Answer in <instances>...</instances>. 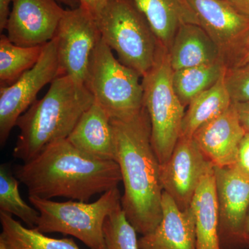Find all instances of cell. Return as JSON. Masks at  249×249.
Listing matches in <instances>:
<instances>
[{
	"instance_id": "9c48e42d",
	"label": "cell",
	"mask_w": 249,
	"mask_h": 249,
	"mask_svg": "<svg viewBox=\"0 0 249 249\" xmlns=\"http://www.w3.org/2000/svg\"><path fill=\"white\" fill-rule=\"evenodd\" d=\"M101 39L96 19L81 6L65 10L54 40L60 76L85 84L91 55Z\"/></svg>"
},
{
	"instance_id": "277c9868",
	"label": "cell",
	"mask_w": 249,
	"mask_h": 249,
	"mask_svg": "<svg viewBox=\"0 0 249 249\" xmlns=\"http://www.w3.org/2000/svg\"><path fill=\"white\" fill-rule=\"evenodd\" d=\"M96 20L101 38L121 63L142 77L151 70L160 46L146 19L129 0H108Z\"/></svg>"
},
{
	"instance_id": "2e32d148",
	"label": "cell",
	"mask_w": 249,
	"mask_h": 249,
	"mask_svg": "<svg viewBox=\"0 0 249 249\" xmlns=\"http://www.w3.org/2000/svg\"><path fill=\"white\" fill-rule=\"evenodd\" d=\"M67 139L93 158L115 161V140L110 117L95 101L83 113Z\"/></svg>"
},
{
	"instance_id": "ba28073f",
	"label": "cell",
	"mask_w": 249,
	"mask_h": 249,
	"mask_svg": "<svg viewBox=\"0 0 249 249\" xmlns=\"http://www.w3.org/2000/svg\"><path fill=\"white\" fill-rule=\"evenodd\" d=\"M60 76L54 38L44 45L35 66L26 71L13 84L0 89V144L4 146L18 119L36 101L45 85Z\"/></svg>"
},
{
	"instance_id": "1f68e13d",
	"label": "cell",
	"mask_w": 249,
	"mask_h": 249,
	"mask_svg": "<svg viewBox=\"0 0 249 249\" xmlns=\"http://www.w3.org/2000/svg\"><path fill=\"white\" fill-rule=\"evenodd\" d=\"M234 6L249 17V0H229Z\"/></svg>"
},
{
	"instance_id": "7c38bea8",
	"label": "cell",
	"mask_w": 249,
	"mask_h": 249,
	"mask_svg": "<svg viewBox=\"0 0 249 249\" xmlns=\"http://www.w3.org/2000/svg\"><path fill=\"white\" fill-rule=\"evenodd\" d=\"M65 11L55 0H14L6 36L22 47L45 45L55 37Z\"/></svg>"
},
{
	"instance_id": "e0dca14e",
	"label": "cell",
	"mask_w": 249,
	"mask_h": 249,
	"mask_svg": "<svg viewBox=\"0 0 249 249\" xmlns=\"http://www.w3.org/2000/svg\"><path fill=\"white\" fill-rule=\"evenodd\" d=\"M168 53L173 71L224 60L209 34L197 24L189 23L178 29Z\"/></svg>"
},
{
	"instance_id": "7a4b0ae2",
	"label": "cell",
	"mask_w": 249,
	"mask_h": 249,
	"mask_svg": "<svg viewBox=\"0 0 249 249\" xmlns=\"http://www.w3.org/2000/svg\"><path fill=\"white\" fill-rule=\"evenodd\" d=\"M14 173L29 196L45 199L60 196L88 202L122 181L116 161L93 158L67 139L51 144L34 160L17 165Z\"/></svg>"
},
{
	"instance_id": "4316f807",
	"label": "cell",
	"mask_w": 249,
	"mask_h": 249,
	"mask_svg": "<svg viewBox=\"0 0 249 249\" xmlns=\"http://www.w3.org/2000/svg\"><path fill=\"white\" fill-rule=\"evenodd\" d=\"M227 69L244 66L249 62V31L224 58Z\"/></svg>"
},
{
	"instance_id": "8fae6325",
	"label": "cell",
	"mask_w": 249,
	"mask_h": 249,
	"mask_svg": "<svg viewBox=\"0 0 249 249\" xmlns=\"http://www.w3.org/2000/svg\"><path fill=\"white\" fill-rule=\"evenodd\" d=\"M213 165L194 139L181 136L170 158L160 165L163 191L180 209H189L201 178Z\"/></svg>"
},
{
	"instance_id": "d6986e66",
	"label": "cell",
	"mask_w": 249,
	"mask_h": 249,
	"mask_svg": "<svg viewBox=\"0 0 249 249\" xmlns=\"http://www.w3.org/2000/svg\"><path fill=\"white\" fill-rule=\"evenodd\" d=\"M191 208L196 221V249H221L214 165L201 178Z\"/></svg>"
},
{
	"instance_id": "d6a6232c",
	"label": "cell",
	"mask_w": 249,
	"mask_h": 249,
	"mask_svg": "<svg viewBox=\"0 0 249 249\" xmlns=\"http://www.w3.org/2000/svg\"><path fill=\"white\" fill-rule=\"evenodd\" d=\"M55 1L59 4L68 6L69 9H76L79 7L80 5L79 0H55Z\"/></svg>"
},
{
	"instance_id": "3957f363",
	"label": "cell",
	"mask_w": 249,
	"mask_h": 249,
	"mask_svg": "<svg viewBox=\"0 0 249 249\" xmlns=\"http://www.w3.org/2000/svg\"><path fill=\"white\" fill-rule=\"evenodd\" d=\"M93 103L85 84L67 75L57 77L44 97L18 119L19 134L13 156L27 163L53 142L67 139Z\"/></svg>"
},
{
	"instance_id": "ffe728a7",
	"label": "cell",
	"mask_w": 249,
	"mask_h": 249,
	"mask_svg": "<svg viewBox=\"0 0 249 249\" xmlns=\"http://www.w3.org/2000/svg\"><path fill=\"white\" fill-rule=\"evenodd\" d=\"M225 73L213 86L198 95L188 105L181 124V136L193 138L203 124L232 106V98L226 85Z\"/></svg>"
},
{
	"instance_id": "e575fe53",
	"label": "cell",
	"mask_w": 249,
	"mask_h": 249,
	"mask_svg": "<svg viewBox=\"0 0 249 249\" xmlns=\"http://www.w3.org/2000/svg\"><path fill=\"white\" fill-rule=\"evenodd\" d=\"M0 249H9L7 244L2 237H0Z\"/></svg>"
},
{
	"instance_id": "83f0119b",
	"label": "cell",
	"mask_w": 249,
	"mask_h": 249,
	"mask_svg": "<svg viewBox=\"0 0 249 249\" xmlns=\"http://www.w3.org/2000/svg\"><path fill=\"white\" fill-rule=\"evenodd\" d=\"M236 166L249 178V133L247 132L240 142Z\"/></svg>"
},
{
	"instance_id": "ac0fdd59",
	"label": "cell",
	"mask_w": 249,
	"mask_h": 249,
	"mask_svg": "<svg viewBox=\"0 0 249 249\" xmlns=\"http://www.w3.org/2000/svg\"><path fill=\"white\" fill-rule=\"evenodd\" d=\"M146 19L160 46L169 50L182 24H196L183 0H129Z\"/></svg>"
},
{
	"instance_id": "603a6c76",
	"label": "cell",
	"mask_w": 249,
	"mask_h": 249,
	"mask_svg": "<svg viewBox=\"0 0 249 249\" xmlns=\"http://www.w3.org/2000/svg\"><path fill=\"white\" fill-rule=\"evenodd\" d=\"M43 46L22 47L13 43L7 36H0V83L1 87L13 84L26 71L35 66Z\"/></svg>"
},
{
	"instance_id": "f1b7e54d",
	"label": "cell",
	"mask_w": 249,
	"mask_h": 249,
	"mask_svg": "<svg viewBox=\"0 0 249 249\" xmlns=\"http://www.w3.org/2000/svg\"><path fill=\"white\" fill-rule=\"evenodd\" d=\"M80 6L88 11L95 19L106 7L108 0H79Z\"/></svg>"
},
{
	"instance_id": "6da1fadb",
	"label": "cell",
	"mask_w": 249,
	"mask_h": 249,
	"mask_svg": "<svg viewBox=\"0 0 249 249\" xmlns=\"http://www.w3.org/2000/svg\"><path fill=\"white\" fill-rule=\"evenodd\" d=\"M116 160L124 186L121 206L137 232L150 233L162 218L163 188L160 164L151 142V125L145 107L135 115L111 119Z\"/></svg>"
},
{
	"instance_id": "5b68a950",
	"label": "cell",
	"mask_w": 249,
	"mask_h": 249,
	"mask_svg": "<svg viewBox=\"0 0 249 249\" xmlns=\"http://www.w3.org/2000/svg\"><path fill=\"white\" fill-rule=\"evenodd\" d=\"M29 201L40 213L34 228L42 233L60 232L82 241L90 249H107L103 225L108 217L121 204L119 188L103 193L93 203L70 200L58 202L29 196Z\"/></svg>"
},
{
	"instance_id": "52a82bcc",
	"label": "cell",
	"mask_w": 249,
	"mask_h": 249,
	"mask_svg": "<svg viewBox=\"0 0 249 249\" xmlns=\"http://www.w3.org/2000/svg\"><path fill=\"white\" fill-rule=\"evenodd\" d=\"M85 85L111 119H127L143 107L142 77L121 63L102 38L91 55Z\"/></svg>"
},
{
	"instance_id": "4fadbf2b",
	"label": "cell",
	"mask_w": 249,
	"mask_h": 249,
	"mask_svg": "<svg viewBox=\"0 0 249 249\" xmlns=\"http://www.w3.org/2000/svg\"><path fill=\"white\" fill-rule=\"evenodd\" d=\"M196 24L202 28L220 49L223 58L249 31V17L229 0H183Z\"/></svg>"
},
{
	"instance_id": "d4e9b609",
	"label": "cell",
	"mask_w": 249,
	"mask_h": 249,
	"mask_svg": "<svg viewBox=\"0 0 249 249\" xmlns=\"http://www.w3.org/2000/svg\"><path fill=\"white\" fill-rule=\"evenodd\" d=\"M103 232L107 249H139L137 231L126 217L121 204L106 218Z\"/></svg>"
},
{
	"instance_id": "9a60e30c",
	"label": "cell",
	"mask_w": 249,
	"mask_h": 249,
	"mask_svg": "<svg viewBox=\"0 0 249 249\" xmlns=\"http://www.w3.org/2000/svg\"><path fill=\"white\" fill-rule=\"evenodd\" d=\"M161 205V220L153 231L139 239V249H196V221L191 208L180 209L165 191Z\"/></svg>"
},
{
	"instance_id": "30bf717a",
	"label": "cell",
	"mask_w": 249,
	"mask_h": 249,
	"mask_svg": "<svg viewBox=\"0 0 249 249\" xmlns=\"http://www.w3.org/2000/svg\"><path fill=\"white\" fill-rule=\"evenodd\" d=\"M221 249H246L244 232L249 211V178L236 165L214 166Z\"/></svg>"
},
{
	"instance_id": "44dd1931",
	"label": "cell",
	"mask_w": 249,
	"mask_h": 249,
	"mask_svg": "<svg viewBox=\"0 0 249 249\" xmlns=\"http://www.w3.org/2000/svg\"><path fill=\"white\" fill-rule=\"evenodd\" d=\"M227 71L224 60L173 71L174 89L181 104L188 107L198 95L209 89Z\"/></svg>"
},
{
	"instance_id": "836d02e7",
	"label": "cell",
	"mask_w": 249,
	"mask_h": 249,
	"mask_svg": "<svg viewBox=\"0 0 249 249\" xmlns=\"http://www.w3.org/2000/svg\"><path fill=\"white\" fill-rule=\"evenodd\" d=\"M244 239H245L246 249H249V211L247 220H246Z\"/></svg>"
},
{
	"instance_id": "5bb4252c",
	"label": "cell",
	"mask_w": 249,
	"mask_h": 249,
	"mask_svg": "<svg viewBox=\"0 0 249 249\" xmlns=\"http://www.w3.org/2000/svg\"><path fill=\"white\" fill-rule=\"evenodd\" d=\"M246 133L232 103L227 110L199 127L193 139L214 166L229 167L236 164Z\"/></svg>"
},
{
	"instance_id": "cb8c5ba5",
	"label": "cell",
	"mask_w": 249,
	"mask_h": 249,
	"mask_svg": "<svg viewBox=\"0 0 249 249\" xmlns=\"http://www.w3.org/2000/svg\"><path fill=\"white\" fill-rule=\"evenodd\" d=\"M19 181L11 170L10 163L0 166V211L14 214L29 228H35L40 217L37 209L25 202L19 191Z\"/></svg>"
},
{
	"instance_id": "f546056e",
	"label": "cell",
	"mask_w": 249,
	"mask_h": 249,
	"mask_svg": "<svg viewBox=\"0 0 249 249\" xmlns=\"http://www.w3.org/2000/svg\"><path fill=\"white\" fill-rule=\"evenodd\" d=\"M14 0H0V32L6 29V24L11 12V5Z\"/></svg>"
},
{
	"instance_id": "8992f818",
	"label": "cell",
	"mask_w": 249,
	"mask_h": 249,
	"mask_svg": "<svg viewBox=\"0 0 249 249\" xmlns=\"http://www.w3.org/2000/svg\"><path fill=\"white\" fill-rule=\"evenodd\" d=\"M173 70L168 50L160 46L153 67L142 77L143 106L151 125L152 147L164 164L181 137L184 106L174 89Z\"/></svg>"
},
{
	"instance_id": "484cf974",
	"label": "cell",
	"mask_w": 249,
	"mask_h": 249,
	"mask_svg": "<svg viewBox=\"0 0 249 249\" xmlns=\"http://www.w3.org/2000/svg\"><path fill=\"white\" fill-rule=\"evenodd\" d=\"M225 82L232 103L249 102V62L235 69H227Z\"/></svg>"
},
{
	"instance_id": "4dcf8cb0",
	"label": "cell",
	"mask_w": 249,
	"mask_h": 249,
	"mask_svg": "<svg viewBox=\"0 0 249 249\" xmlns=\"http://www.w3.org/2000/svg\"><path fill=\"white\" fill-rule=\"evenodd\" d=\"M238 113L241 124L249 133V102L233 103Z\"/></svg>"
},
{
	"instance_id": "7402d4cb",
	"label": "cell",
	"mask_w": 249,
	"mask_h": 249,
	"mask_svg": "<svg viewBox=\"0 0 249 249\" xmlns=\"http://www.w3.org/2000/svg\"><path fill=\"white\" fill-rule=\"evenodd\" d=\"M2 237L9 249H80L73 239L47 237L36 229L23 227L12 215L0 211Z\"/></svg>"
}]
</instances>
